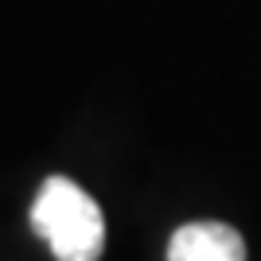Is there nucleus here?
I'll return each instance as SVG.
<instances>
[{
	"instance_id": "f257e3e1",
	"label": "nucleus",
	"mask_w": 261,
	"mask_h": 261,
	"mask_svg": "<svg viewBox=\"0 0 261 261\" xmlns=\"http://www.w3.org/2000/svg\"><path fill=\"white\" fill-rule=\"evenodd\" d=\"M32 230L47 242L55 261H98L106 246L101 207L66 175L43 179L32 203Z\"/></svg>"
},
{
	"instance_id": "f03ea898",
	"label": "nucleus",
	"mask_w": 261,
	"mask_h": 261,
	"mask_svg": "<svg viewBox=\"0 0 261 261\" xmlns=\"http://www.w3.org/2000/svg\"><path fill=\"white\" fill-rule=\"evenodd\" d=\"M168 261H246V242L226 222H187L168 242Z\"/></svg>"
}]
</instances>
